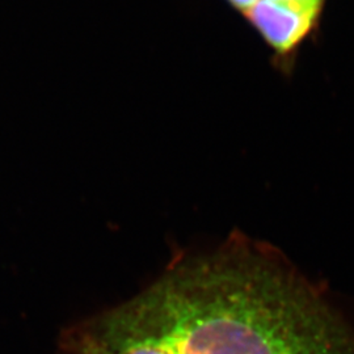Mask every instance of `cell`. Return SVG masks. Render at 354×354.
I'll return each instance as SVG.
<instances>
[{
  "label": "cell",
  "mask_w": 354,
  "mask_h": 354,
  "mask_svg": "<svg viewBox=\"0 0 354 354\" xmlns=\"http://www.w3.org/2000/svg\"><path fill=\"white\" fill-rule=\"evenodd\" d=\"M92 335L106 354H354L352 335L304 279L244 251L169 269Z\"/></svg>",
  "instance_id": "1"
},
{
  "label": "cell",
  "mask_w": 354,
  "mask_h": 354,
  "mask_svg": "<svg viewBox=\"0 0 354 354\" xmlns=\"http://www.w3.org/2000/svg\"><path fill=\"white\" fill-rule=\"evenodd\" d=\"M279 57H290L317 26L320 13L282 0H259L244 13Z\"/></svg>",
  "instance_id": "2"
},
{
  "label": "cell",
  "mask_w": 354,
  "mask_h": 354,
  "mask_svg": "<svg viewBox=\"0 0 354 354\" xmlns=\"http://www.w3.org/2000/svg\"><path fill=\"white\" fill-rule=\"evenodd\" d=\"M77 354H106L105 351L102 349L100 342L96 340V337L93 335L86 336V339L82 342L79 346V352Z\"/></svg>",
  "instance_id": "3"
},
{
  "label": "cell",
  "mask_w": 354,
  "mask_h": 354,
  "mask_svg": "<svg viewBox=\"0 0 354 354\" xmlns=\"http://www.w3.org/2000/svg\"><path fill=\"white\" fill-rule=\"evenodd\" d=\"M282 1L298 4L301 7H304V8L310 10V11H313V12L322 13L326 0H282Z\"/></svg>",
  "instance_id": "4"
},
{
  "label": "cell",
  "mask_w": 354,
  "mask_h": 354,
  "mask_svg": "<svg viewBox=\"0 0 354 354\" xmlns=\"http://www.w3.org/2000/svg\"><path fill=\"white\" fill-rule=\"evenodd\" d=\"M227 1L231 4V7H234L239 12L247 13L259 0H227Z\"/></svg>",
  "instance_id": "5"
}]
</instances>
